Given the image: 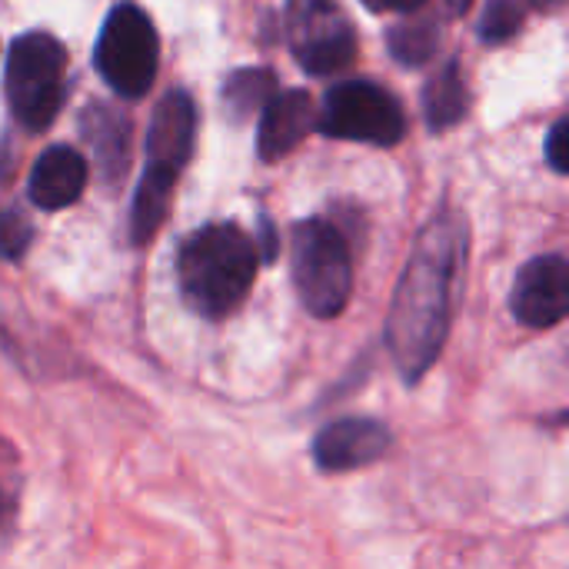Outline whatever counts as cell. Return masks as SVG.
<instances>
[{"label": "cell", "instance_id": "obj_1", "mask_svg": "<svg viewBox=\"0 0 569 569\" xmlns=\"http://www.w3.org/2000/svg\"><path fill=\"white\" fill-rule=\"evenodd\" d=\"M467 253L470 227L457 210H440L413 240L383 320V343L403 387H420L447 350Z\"/></svg>", "mask_w": 569, "mask_h": 569}, {"label": "cell", "instance_id": "obj_2", "mask_svg": "<svg viewBox=\"0 0 569 569\" xmlns=\"http://www.w3.org/2000/svg\"><path fill=\"white\" fill-rule=\"evenodd\" d=\"M260 253L253 237L233 223H207L193 230L177 250V283L190 313L207 323L233 317L257 280Z\"/></svg>", "mask_w": 569, "mask_h": 569}, {"label": "cell", "instance_id": "obj_3", "mask_svg": "<svg viewBox=\"0 0 569 569\" xmlns=\"http://www.w3.org/2000/svg\"><path fill=\"white\" fill-rule=\"evenodd\" d=\"M290 277L300 307L317 320H337L353 297V250L333 220L307 217L290 230Z\"/></svg>", "mask_w": 569, "mask_h": 569}, {"label": "cell", "instance_id": "obj_4", "mask_svg": "<svg viewBox=\"0 0 569 569\" xmlns=\"http://www.w3.org/2000/svg\"><path fill=\"white\" fill-rule=\"evenodd\" d=\"M63 47L57 37L30 30L7 53V103L20 127L47 130L63 100Z\"/></svg>", "mask_w": 569, "mask_h": 569}, {"label": "cell", "instance_id": "obj_5", "mask_svg": "<svg viewBox=\"0 0 569 569\" xmlns=\"http://www.w3.org/2000/svg\"><path fill=\"white\" fill-rule=\"evenodd\" d=\"M93 60L113 93L127 100L143 97L160 63V40L150 17L133 3H117L103 20Z\"/></svg>", "mask_w": 569, "mask_h": 569}, {"label": "cell", "instance_id": "obj_6", "mask_svg": "<svg viewBox=\"0 0 569 569\" xmlns=\"http://www.w3.org/2000/svg\"><path fill=\"white\" fill-rule=\"evenodd\" d=\"M317 123L327 137L373 147H393L407 130V117L397 97L370 80H343L330 87Z\"/></svg>", "mask_w": 569, "mask_h": 569}, {"label": "cell", "instance_id": "obj_7", "mask_svg": "<svg viewBox=\"0 0 569 569\" xmlns=\"http://www.w3.org/2000/svg\"><path fill=\"white\" fill-rule=\"evenodd\" d=\"M287 40L297 63L313 77L343 73L357 57V33L337 0H290Z\"/></svg>", "mask_w": 569, "mask_h": 569}, {"label": "cell", "instance_id": "obj_8", "mask_svg": "<svg viewBox=\"0 0 569 569\" xmlns=\"http://www.w3.org/2000/svg\"><path fill=\"white\" fill-rule=\"evenodd\" d=\"M510 313L527 330H553L569 313V263L563 253L527 260L510 290Z\"/></svg>", "mask_w": 569, "mask_h": 569}, {"label": "cell", "instance_id": "obj_9", "mask_svg": "<svg viewBox=\"0 0 569 569\" xmlns=\"http://www.w3.org/2000/svg\"><path fill=\"white\" fill-rule=\"evenodd\" d=\"M393 450V430L377 417H343L320 427L313 437V463L327 477L367 470Z\"/></svg>", "mask_w": 569, "mask_h": 569}, {"label": "cell", "instance_id": "obj_10", "mask_svg": "<svg viewBox=\"0 0 569 569\" xmlns=\"http://www.w3.org/2000/svg\"><path fill=\"white\" fill-rule=\"evenodd\" d=\"M197 137V107L187 90H170L147 127V167L180 177L187 160L193 157Z\"/></svg>", "mask_w": 569, "mask_h": 569}, {"label": "cell", "instance_id": "obj_11", "mask_svg": "<svg viewBox=\"0 0 569 569\" xmlns=\"http://www.w3.org/2000/svg\"><path fill=\"white\" fill-rule=\"evenodd\" d=\"M317 123V107L307 90H283L267 100L260 110V133H257V150L267 163L283 160L290 150H297L307 133Z\"/></svg>", "mask_w": 569, "mask_h": 569}, {"label": "cell", "instance_id": "obj_12", "mask_svg": "<svg viewBox=\"0 0 569 569\" xmlns=\"http://www.w3.org/2000/svg\"><path fill=\"white\" fill-rule=\"evenodd\" d=\"M87 187V160L73 147H47L27 180V193L40 210H63L80 200Z\"/></svg>", "mask_w": 569, "mask_h": 569}, {"label": "cell", "instance_id": "obj_13", "mask_svg": "<svg viewBox=\"0 0 569 569\" xmlns=\"http://www.w3.org/2000/svg\"><path fill=\"white\" fill-rule=\"evenodd\" d=\"M83 137L93 147V157L103 170L107 180H120L123 167H127V153H130V123L127 117H120L117 110L107 107H93L83 113Z\"/></svg>", "mask_w": 569, "mask_h": 569}, {"label": "cell", "instance_id": "obj_14", "mask_svg": "<svg viewBox=\"0 0 569 569\" xmlns=\"http://www.w3.org/2000/svg\"><path fill=\"white\" fill-rule=\"evenodd\" d=\"M173 183H177V177H170L163 170H153V167L143 170V180H140V187L133 193V207H130V243L133 247L150 243L157 237V230L163 227L167 207L173 197Z\"/></svg>", "mask_w": 569, "mask_h": 569}, {"label": "cell", "instance_id": "obj_15", "mask_svg": "<svg viewBox=\"0 0 569 569\" xmlns=\"http://www.w3.org/2000/svg\"><path fill=\"white\" fill-rule=\"evenodd\" d=\"M470 93H467V77L460 63H447L423 90V117L430 130H447L467 113Z\"/></svg>", "mask_w": 569, "mask_h": 569}, {"label": "cell", "instance_id": "obj_16", "mask_svg": "<svg viewBox=\"0 0 569 569\" xmlns=\"http://www.w3.org/2000/svg\"><path fill=\"white\" fill-rule=\"evenodd\" d=\"M273 93H277V77L267 67L237 70L233 77H227V83L220 90L223 107L233 120H250V113L263 110Z\"/></svg>", "mask_w": 569, "mask_h": 569}, {"label": "cell", "instance_id": "obj_17", "mask_svg": "<svg viewBox=\"0 0 569 569\" xmlns=\"http://www.w3.org/2000/svg\"><path fill=\"white\" fill-rule=\"evenodd\" d=\"M437 43H440V30L433 20H407L390 30V53L407 67L427 63L437 53Z\"/></svg>", "mask_w": 569, "mask_h": 569}, {"label": "cell", "instance_id": "obj_18", "mask_svg": "<svg viewBox=\"0 0 569 569\" xmlns=\"http://www.w3.org/2000/svg\"><path fill=\"white\" fill-rule=\"evenodd\" d=\"M30 243H33V223L17 207H3L0 210V260L7 263L23 260Z\"/></svg>", "mask_w": 569, "mask_h": 569}, {"label": "cell", "instance_id": "obj_19", "mask_svg": "<svg viewBox=\"0 0 569 569\" xmlns=\"http://www.w3.org/2000/svg\"><path fill=\"white\" fill-rule=\"evenodd\" d=\"M520 23H523L520 0H490L480 20V37L487 43H503L520 30Z\"/></svg>", "mask_w": 569, "mask_h": 569}, {"label": "cell", "instance_id": "obj_20", "mask_svg": "<svg viewBox=\"0 0 569 569\" xmlns=\"http://www.w3.org/2000/svg\"><path fill=\"white\" fill-rule=\"evenodd\" d=\"M567 120H560L553 130H550V140H547V160L557 173H567Z\"/></svg>", "mask_w": 569, "mask_h": 569}, {"label": "cell", "instance_id": "obj_21", "mask_svg": "<svg viewBox=\"0 0 569 569\" xmlns=\"http://www.w3.org/2000/svg\"><path fill=\"white\" fill-rule=\"evenodd\" d=\"M370 10H400V13H413L417 7H423L427 0H363Z\"/></svg>", "mask_w": 569, "mask_h": 569}, {"label": "cell", "instance_id": "obj_22", "mask_svg": "<svg viewBox=\"0 0 569 569\" xmlns=\"http://www.w3.org/2000/svg\"><path fill=\"white\" fill-rule=\"evenodd\" d=\"M10 170H13V150L0 140V183L10 177Z\"/></svg>", "mask_w": 569, "mask_h": 569}, {"label": "cell", "instance_id": "obj_23", "mask_svg": "<svg viewBox=\"0 0 569 569\" xmlns=\"http://www.w3.org/2000/svg\"><path fill=\"white\" fill-rule=\"evenodd\" d=\"M447 3H450V10H453V13H467L473 0H447Z\"/></svg>", "mask_w": 569, "mask_h": 569}, {"label": "cell", "instance_id": "obj_24", "mask_svg": "<svg viewBox=\"0 0 569 569\" xmlns=\"http://www.w3.org/2000/svg\"><path fill=\"white\" fill-rule=\"evenodd\" d=\"M7 513H10V500H7V493L0 490V527H3V520H7Z\"/></svg>", "mask_w": 569, "mask_h": 569}]
</instances>
